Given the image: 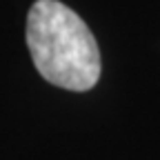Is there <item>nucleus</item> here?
Listing matches in <instances>:
<instances>
[{"instance_id": "f257e3e1", "label": "nucleus", "mask_w": 160, "mask_h": 160, "mask_svg": "<svg viewBox=\"0 0 160 160\" xmlns=\"http://www.w3.org/2000/svg\"><path fill=\"white\" fill-rule=\"evenodd\" d=\"M27 47L47 82L87 91L100 78V49L87 22L58 0H36L27 13Z\"/></svg>"}]
</instances>
